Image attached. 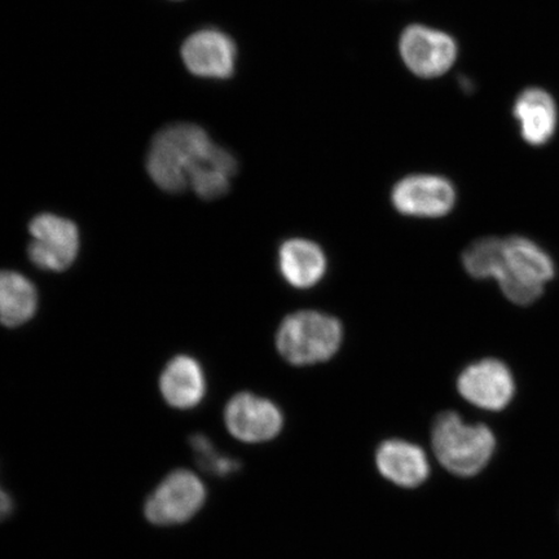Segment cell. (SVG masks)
<instances>
[{
	"mask_svg": "<svg viewBox=\"0 0 559 559\" xmlns=\"http://www.w3.org/2000/svg\"><path fill=\"white\" fill-rule=\"evenodd\" d=\"M463 263L467 274L495 278L506 297L522 306L535 302L555 276L550 257L539 245L520 236L475 241L465 250Z\"/></svg>",
	"mask_w": 559,
	"mask_h": 559,
	"instance_id": "1",
	"label": "cell"
},
{
	"mask_svg": "<svg viewBox=\"0 0 559 559\" xmlns=\"http://www.w3.org/2000/svg\"><path fill=\"white\" fill-rule=\"evenodd\" d=\"M218 148L198 124L166 126L153 138L146 170L160 190L183 192L190 188L193 175L212 163Z\"/></svg>",
	"mask_w": 559,
	"mask_h": 559,
	"instance_id": "2",
	"label": "cell"
},
{
	"mask_svg": "<svg viewBox=\"0 0 559 559\" xmlns=\"http://www.w3.org/2000/svg\"><path fill=\"white\" fill-rule=\"evenodd\" d=\"M431 445L439 464L456 477L471 478L488 465L496 438L484 424H465L456 412H443L431 428Z\"/></svg>",
	"mask_w": 559,
	"mask_h": 559,
	"instance_id": "3",
	"label": "cell"
},
{
	"mask_svg": "<svg viewBox=\"0 0 559 559\" xmlns=\"http://www.w3.org/2000/svg\"><path fill=\"white\" fill-rule=\"evenodd\" d=\"M344 330L331 314L297 311L283 320L276 346L283 358L298 367L318 365L337 354Z\"/></svg>",
	"mask_w": 559,
	"mask_h": 559,
	"instance_id": "4",
	"label": "cell"
},
{
	"mask_svg": "<svg viewBox=\"0 0 559 559\" xmlns=\"http://www.w3.org/2000/svg\"><path fill=\"white\" fill-rule=\"evenodd\" d=\"M207 491L204 481L191 471L167 474L144 504L146 521L158 527L178 526L191 521L204 508Z\"/></svg>",
	"mask_w": 559,
	"mask_h": 559,
	"instance_id": "5",
	"label": "cell"
},
{
	"mask_svg": "<svg viewBox=\"0 0 559 559\" xmlns=\"http://www.w3.org/2000/svg\"><path fill=\"white\" fill-rule=\"evenodd\" d=\"M31 261L40 270L66 271L79 255L80 230L72 221L55 214H39L31 223Z\"/></svg>",
	"mask_w": 559,
	"mask_h": 559,
	"instance_id": "6",
	"label": "cell"
},
{
	"mask_svg": "<svg viewBox=\"0 0 559 559\" xmlns=\"http://www.w3.org/2000/svg\"><path fill=\"white\" fill-rule=\"evenodd\" d=\"M400 51L404 64L421 79H437L449 72L459 52L450 34L419 24L403 31Z\"/></svg>",
	"mask_w": 559,
	"mask_h": 559,
	"instance_id": "7",
	"label": "cell"
},
{
	"mask_svg": "<svg viewBox=\"0 0 559 559\" xmlns=\"http://www.w3.org/2000/svg\"><path fill=\"white\" fill-rule=\"evenodd\" d=\"M225 424L229 435L240 442L260 444L270 442L282 432L284 415L267 397L240 393L227 403Z\"/></svg>",
	"mask_w": 559,
	"mask_h": 559,
	"instance_id": "8",
	"label": "cell"
},
{
	"mask_svg": "<svg viewBox=\"0 0 559 559\" xmlns=\"http://www.w3.org/2000/svg\"><path fill=\"white\" fill-rule=\"evenodd\" d=\"M394 207L416 218H440L456 204V191L449 179L439 175H409L391 193Z\"/></svg>",
	"mask_w": 559,
	"mask_h": 559,
	"instance_id": "9",
	"label": "cell"
},
{
	"mask_svg": "<svg viewBox=\"0 0 559 559\" xmlns=\"http://www.w3.org/2000/svg\"><path fill=\"white\" fill-rule=\"evenodd\" d=\"M181 60L194 75L209 80H228L235 74L237 47L228 34L202 29L188 37L181 46Z\"/></svg>",
	"mask_w": 559,
	"mask_h": 559,
	"instance_id": "10",
	"label": "cell"
},
{
	"mask_svg": "<svg viewBox=\"0 0 559 559\" xmlns=\"http://www.w3.org/2000/svg\"><path fill=\"white\" fill-rule=\"evenodd\" d=\"M457 389L466 402L492 412L507 408L515 393L514 379L509 368L495 359L481 360L467 367L459 377Z\"/></svg>",
	"mask_w": 559,
	"mask_h": 559,
	"instance_id": "11",
	"label": "cell"
},
{
	"mask_svg": "<svg viewBox=\"0 0 559 559\" xmlns=\"http://www.w3.org/2000/svg\"><path fill=\"white\" fill-rule=\"evenodd\" d=\"M374 461L382 477L397 487L416 488L430 477L425 451L407 440H384L376 450Z\"/></svg>",
	"mask_w": 559,
	"mask_h": 559,
	"instance_id": "12",
	"label": "cell"
},
{
	"mask_svg": "<svg viewBox=\"0 0 559 559\" xmlns=\"http://www.w3.org/2000/svg\"><path fill=\"white\" fill-rule=\"evenodd\" d=\"M204 369L191 356L179 355L166 366L159 379V390L173 408L187 411L198 407L206 395Z\"/></svg>",
	"mask_w": 559,
	"mask_h": 559,
	"instance_id": "13",
	"label": "cell"
},
{
	"mask_svg": "<svg viewBox=\"0 0 559 559\" xmlns=\"http://www.w3.org/2000/svg\"><path fill=\"white\" fill-rule=\"evenodd\" d=\"M521 126V135L531 145H544L555 135L558 124L557 104L547 91L537 87L524 90L513 108Z\"/></svg>",
	"mask_w": 559,
	"mask_h": 559,
	"instance_id": "14",
	"label": "cell"
},
{
	"mask_svg": "<svg viewBox=\"0 0 559 559\" xmlns=\"http://www.w3.org/2000/svg\"><path fill=\"white\" fill-rule=\"evenodd\" d=\"M278 269L286 283L297 289H309L320 283L326 272V257L319 245L305 239L285 241L278 250Z\"/></svg>",
	"mask_w": 559,
	"mask_h": 559,
	"instance_id": "15",
	"label": "cell"
},
{
	"mask_svg": "<svg viewBox=\"0 0 559 559\" xmlns=\"http://www.w3.org/2000/svg\"><path fill=\"white\" fill-rule=\"evenodd\" d=\"M37 309L38 293L29 280L15 271H0V324L23 325Z\"/></svg>",
	"mask_w": 559,
	"mask_h": 559,
	"instance_id": "16",
	"label": "cell"
},
{
	"mask_svg": "<svg viewBox=\"0 0 559 559\" xmlns=\"http://www.w3.org/2000/svg\"><path fill=\"white\" fill-rule=\"evenodd\" d=\"M190 445L195 463L205 473L214 475V477L227 478L240 471V461L216 450L215 444L205 435H200V432L193 435L190 438Z\"/></svg>",
	"mask_w": 559,
	"mask_h": 559,
	"instance_id": "17",
	"label": "cell"
},
{
	"mask_svg": "<svg viewBox=\"0 0 559 559\" xmlns=\"http://www.w3.org/2000/svg\"><path fill=\"white\" fill-rule=\"evenodd\" d=\"M15 512V501L12 496L0 487V522L9 520Z\"/></svg>",
	"mask_w": 559,
	"mask_h": 559,
	"instance_id": "18",
	"label": "cell"
}]
</instances>
